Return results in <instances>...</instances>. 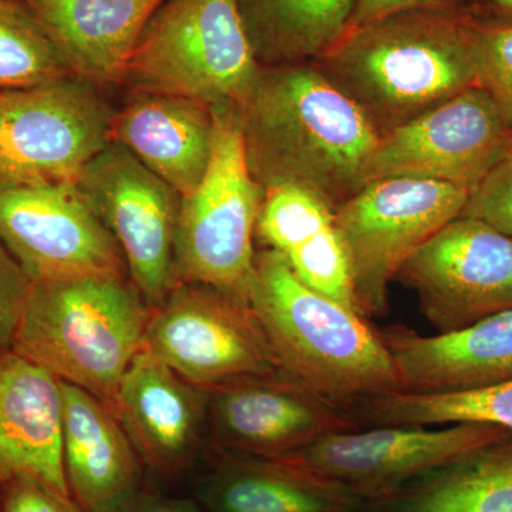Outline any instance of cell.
I'll use <instances>...</instances> for the list:
<instances>
[{
  "instance_id": "ba28073f",
  "label": "cell",
  "mask_w": 512,
  "mask_h": 512,
  "mask_svg": "<svg viewBox=\"0 0 512 512\" xmlns=\"http://www.w3.org/2000/svg\"><path fill=\"white\" fill-rule=\"evenodd\" d=\"M103 90L73 74L0 90V177L74 183L111 143L116 109Z\"/></svg>"
},
{
  "instance_id": "ac0fdd59",
  "label": "cell",
  "mask_w": 512,
  "mask_h": 512,
  "mask_svg": "<svg viewBox=\"0 0 512 512\" xmlns=\"http://www.w3.org/2000/svg\"><path fill=\"white\" fill-rule=\"evenodd\" d=\"M73 76L123 86L148 20L164 0H20Z\"/></svg>"
},
{
  "instance_id": "7c38bea8",
  "label": "cell",
  "mask_w": 512,
  "mask_h": 512,
  "mask_svg": "<svg viewBox=\"0 0 512 512\" xmlns=\"http://www.w3.org/2000/svg\"><path fill=\"white\" fill-rule=\"evenodd\" d=\"M511 434L483 423L380 426L328 434L282 458L343 485L365 504H383L416 478Z\"/></svg>"
},
{
  "instance_id": "8d00e7d4",
  "label": "cell",
  "mask_w": 512,
  "mask_h": 512,
  "mask_svg": "<svg viewBox=\"0 0 512 512\" xmlns=\"http://www.w3.org/2000/svg\"><path fill=\"white\" fill-rule=\"evenodd\" d=\"M386 512H392V511L387 510Z\"/></svg>"
},
{
  "instance_id": "7402d4cb",
  "label": "cell",
  "mask_w": 512,
  "mask_h": 512,
  "mask_svg": "<svg viewBox=\"0 0 512 512\" xmlns=\"http://www.w3.org/2000/svg\"><path fill=\"white\" fill-rule=\"evenodd\" d=\"M197 500L205 512H357L366 505L292 461L228 453L202 478Z\"/></svg>"
},
{
  "instance_id": "83f0119b",
  "label": "cell",
  "mask_w": 512,
  "mask_h": 512,
  "mask_svg": "<svg viewBox=\"0 0 512 512\" xmlns=\"http://www.w3.org/2000/svg\"><path fill=\"white\" fill-rule=\"evenodd\" d=\"M284 256L303 284L357 312L348 254L336 221Z\"/></svg>"
},
{
  "instance_id": "e575fe53",
  "label": "cell",
  "mask_w": 512,
  "mask_h": 512,
  "mask_svg": "<svg viewBox=\"0 0 512 512\" xmlns=\"http://www.w3.org/2000/svg\"><path fill=\"white\" fill-rule=\"evenodd\" d=\"M461 9L476 18L512 20V0H463Z\"/></svg>"
},
{
  "instance_id": "4316f807",
  "label": "cell",
  "mask_w": 512,
  "mask_h": 512,
  "mask_svg": "<svg viewBox=\"0 0 512 512\" xmlns=\"http://www.w3.org/2000/svg\"><path fill=\"white\" fill-rule=\"evenodd\" d=\"M335 222V210L315 192L285 184L264 191L256 238L286 255Z\"/></svg>"
},
{
  "instance_id": "f1b7e54d",
  "label": "cell",
  "mask_w": 512,
  "mask_h": 512,
  "mask_svg": "<svg viewBox=\"0 0 512 512\" xmlns=\"http://www.w3.org/2000/svg\"><path fill=\"white\" fill-rule=\"evenodd\" d=\"M466 15L478 84L512 128V20Z\"/></svg>"
},
{
  "instance_id": "5bb4252c",
  "label": "cell",
  "mask_w": 512,
  "mask_h": 512,
  "mask_svg": "<svg viewBox=\"0 0 512 512\" xmlns=\"http://www.w3.org/2000/svg\"><path fill=\"white\" fill-rule=\"evenodd\" d=\"M511 144L512 128L477 84L380 137L367 184L382 178H420L470 194Z\"/></svg>"
},
{
  "instance_id": "9c48e42d",
  "label": "cell",
  "mask_w": 512,
  "mask_h": 512,
  "mask_svg": "<svg viewBox=\"0 0 512 512\" xmlns=\"http://www.w3.org/2000/svg\"><path fill=\"white\" fill-rule=\"evenodd\" d=\"M74 184L116 239L128 276L154 311L177 286L175 234L181 195L113 141Z\"/></svg>"
},
{
  "instance_id": "4fadbf2b",
  "label": "cell",
  "mask_w": 512,
  "mask_h": 512,
  "mask_svg": "<svg viewBox=\"0 0 512 512\" xmlns=\"http://www.w3.org/2000/svg\"><path fill=\"white\" fill-rule=\"evenodd\" d=\"M396 279L416 293L439 333L468 328L512 311V238L460 215L424 242Z\"/></svg>"
},
{
  "instance_id": "d4e9b609",
  "label": "cell",
  "mask_w": 512,
  "mask_h": 512,
  "mask_svg": "<svg viewBox=\"0 0 512 512\" xmlns=\"http://www.w3.org/2000/svg\"><path fill=\"white\" fill-rule=\"evenodd\" d=\"M360 420L373 427H433L483 423L512 433V379L470 392L387 393L357 403Z\"/></svg>"
},
{
  "instance_id": "9a60e30c",
  "label": "cell",
  "mask_w": 512,
  "mask_h": 512,
  "mask_svg": "<svg viewBox=\"0 0 512 512\" xmlns=\"http://www.w3.org/2000/svg\"><path fill=\"white\" fill-rule=\"evenodd\" d=\"M348 410L279 370L211 389L207 429L224 453L282 458L328 434L355 430Z\"/></svg>"
},
{
  "instance_id": "6da1fadb",
  "label": "cell",
  "mask_w": 512,
  "mask_h": 512,
  "mask_svg": "<svg viewBox=\"0 0 512 512\" xmlns=\"http://www.w3.org/2000/svg\"><path fill=\"white\" fill-rule=\"evenodd\" d=\"M238 113L262 191L301 185L336 211L367 184L379 134L313 63L261 67Z\"/></svg>"
},
{
  "instance_id": "3957f363",
  "label": "cell",
  "mask_w": 512,
  "mask_h": 512,
  "mask_svg": "<svg viewBox=\"0 0 512 512\" xmlns=\"http://www.w3.org/2000/svg\"><path fill=\"white\" fill-rule=\"evenodd\" d=\"M282 372L352 409L402 390L392 356L365 318L303 284L284 255L256 251L244 296Z\"/></svg>"
},
{
  "instance_id": "44dd1931",
  "label": "cell",
  "mask_w": 512,
  "mask_h": 512,
  "mask_svg": "<svg viewBox=\"0 0 512 512\" xmlns=\"http://www.w3.org/2000/svg\"><path fill=\"white\" fill-rule=\"evenodd\" d=\"M214 137L211 107L167 94L128 93L111 124V141L126 147L181 197L207 173Z\"/></svg>"
},
{
  "instance_id": "d6986e66",
  "label": "cell",
  "mask_w": 512,
  "mask_h": 512,
  "mask_svg": "<svg viewBox=\"0 0 512 512\" xmlns=\"http://www.w3.org/2000/svg\"><path fill=\"white\" fill-rule=\"evenodd\" d=\"M62 417L59 380L13 350H0V487L32 477L70 494Z\"/></svg>"
},
{
  "instance_id": "484cf974",
  "label": "cell",
  "mask_w": 512,
  "mask_h": 512,
  "mask_svg": "<svg viewBox=\"0 0 512 512\" xmlns=\"http://www.w3.org/2000/svg\"><path fill=\"white\" fill-rule=\"evenodd\" d=\"M70 76L59 53L20 0L0 3V90Z\"/></svg>"
},
{
  "instance_id": "cb8c5ba5",
  "label": "cell",
  "mask_w": 512,
  "mask_h": 512,
  "mask_svg": "<svg viewBox=\"0 0 512 512\" xmlns=\"http://www.w3.org/2000/svg\"><path fill=\"white\" fill-rule=\"evenodd\" d=\"M383 504L392 512H512V434L416 478Z\"/></svg>"
},
{
  "instance_id": "30bf717a",
  "label": "cell",
  "mask_w": 512,
  "mask_h": 512,
  "mask_svg": "<svg viewBox=\"0 0 512 512\" xmlns=\"http://www.w3.org/2000/svg\"><path fill=\"white\" fill-rule=\"evenodd\" d=\"M143 348L205 390L281 370L247 305L205 285L175 286L151 312Z\"/></svg>"
},
{
  "instance_id": "d590c367",
  "label": "cell",
  "mask_w": 512,
  "mask_h": 512,
  "mask_svg": "<svg viewBox=\"0 0 512 512\" xmlns=\"http://www.w3.org/2000/svg\"><path fill=\"white\" fill-rule=\"evenodd\" d=\"M8 2V0H0V3Z\"/></svg>"
},
{
  "instance_id": "603a6c76",
  "label": "cell",
  "mask_w": 512,
  "mask_h": 512,
  "mask_svg": "<svg viewBox=\"0 0 512 512\" xmlns=\"http://www.w3.org/2000/svg\"><path fill=\"white\" fill-rule=\"evenodd\" d=\"M261 67L313 62L349 29L356 0H235Z\"/></svg>"
},
{
  "instance_id": "7a4b0ae2",
  "label": "cell",
  "mask_w": 512,
  "mask_h": 512,
  "mask_svg": "<svg viewBox=\"0 0 512 512\" xmlns=\"http://www.w3.org/2000/svg\"><path fill=\"white\" fill-rule=\"evenodd\" d=\"M313 66L379 137L477 86L463 9H417L349 28Z\"/></svg>"
},
{
  "instance_id": "1f68e13d",
  "label": "cell",
  "mask_w": 512,
  "mask_h": 512,
  "mask_svg": "<svg viewBox=\"0 0 512 512\" xmlns=\"http://www.w3.org/2000/svg\"><path fill=\"white\" fill-rule=\"evenodd\" d=\"M0 512H86L70 494L32 477H18L0 487Z\"/></svg>"
},
{
  "instance_id": "d6a6232c",
  "label": "cell",
  "mask_w": 512,
  "mask_h": 512,
  "mask_svg": "<svg viewBox=\"0 0 512 512\" xmlns=\"http://www.w3.org/2000/svg\"><path fill=\"white\" fill-rule=\"evenodd\" d=\"M463 0H356L349 28L417 9H461Z\"/></svg>"
},
{
  "instance_id": "52a82bcc",
  "label": "cell",
  "mask_w": 512,
  "mask_h": 512,
  "mask_svg": "<svg viewBox=\"0 0 512 512\" xmlns=\"http://www.w3.org/2000/svg\"><path fill=\"white\" fill-rule=\"evenodd\" d=\"M468 192L420 178L366 184L335 211L348 254L357 312L383 315L390 284L404 262L448 222L463 214Z\"/></svg>"
},
{
  "instance_id": "8fae6325",
  "label": "cell",
  "mask_w": 512,
  "mask_h": 512,
  "mask_svg": "<svg viewBox=\"0 0 512 512\" xmlns=\"http://www.w3.org/2000/svg\"><path fill=\"white\" fill-rule=\"evenodd\" d=\"M0 239L32 282L128 275L119 244L74 183L0 177Z\"/></svg>"
},
{
  "instance_id": "e0dca14e",
  "label": "cell",
  "mask_w": 512,
  "mask_h": 512,
  "mask_svg": "<svg viewBox=\"0 0 512 512\" xmlns=\"http://www.w3.org/2000/svg\"><path fill=\"white\" fill-rule=\"evenodd\" d=\"M379 335L392 356L400 392H470L512 379V311L434 336L403 326Z\"/></svg>"
},
{
  "instance_id": "8992f818",
  "label": "cell",
  "mask_w": 512,
  "mask_h": 512,
  "mask_svg": "<svg viewBox=\"0 0 512 512\" xmlns=\"http://www.w3.org/2000/svg\"><path fill=\"white\" fill-rule=\"evenodd\" d=\"M207 173L181 197L175 234V281L211 286L244 302L264 191L252 177L238 107H215Z\"/></svg>"
},
{
  "instance_id": "836d02e7",
  "label": "cell",
  "mask_w": 512,
  "mask_h": 512,
  "mask_svg": "<svg viewBox=\"0 0 512 512\" xmlns=\"http://www.w3.org/2000/svg\"><path fill=\"white\" fill-rule=\"evenodd\" d=\"M111 512H205L198 500L140 490Z\"/></svg>"
},
{
  "instance_id": "2e32d148",
  "label": "cell",
  "mask_w": 512,
  "mask_h": 512,
  "mask_svg": "<svg viewBox=\"0 0 512 512\" xmlns=\"http://www.w3.org/2000/svg\"><path fill=\"white\" fill-rule=\"evenodd\" d=\"M208 394L147 349L138 350L121 379L114 414L144 466L173 477L194 463L207 430Z\"/></svg>"
},
{
  "instance_id": "5b68a950",
  "label": "cell",
  "mask_w": 512,
  "mask_h": 512,
  "mask_svg": "<svg viewBox=\"0 0 512 512\" xmlns=\"http://www.w3.org/2000/svg\"><path fill=\"white\" fill-rule=\"evenodd\" d=\"M261 64L235 0H164L138 40L123 87L239 107Z\"/></svg>"
},
{
  "instance_id": "277c9868",
  "label": "cell",
  "mask_w": 512,
  "mask_h": 512,
  "mask_svg": "<svg viewBox=\"0 0 512 512\" xmlns=\"http://www.w3.org/2000/svg\"><path fill=\"white\" fill-rule=\"evenodd\" d=\"M151 312L128 275L32 282L10 350L114 412Z\"/></svg>"
},
{
  "instance_id": "ffe728a7",
  "label": "cell",
  "mask_w": 512,
  "mask_h": 512,
  "mask_svg": "<svg viewBox=\"0 0 512 512\" xmlns=\"http://www.w3.org/2000/svg\"><path fill=\"white\" fill-rule=\"evenodd\" d=\"M63 464L70 494L86 512H111L143 490V461L107 404L60 382Z\"/></svg>"
},
{
  "instance_id": "4dcf8cb0",
  "label": "cell",
  "mask_w": 512,
  "mask_h": 512,
  "mask_svg": "<svg viewBox=\"0 0 512 512\" xmlns=\"http://www.w3.org/2000/svg\"><path fill=\"white\" fill-rule=\"evenodd\" d=\"M32 281L0 239V350L12 348Z\"/></svg>"
},
{
  "instance_id": "f546056e",
  "label": "cell",
  "mask_w": 512,
  "mask_h": 512,
  "mask_svg": "<svg viewBox=\"0 0 512 512\" xmlns=\"http://www.w3.org/2000/svg\"><path fill=\"white\" fill-rule=\"evenodd\" d=\"M464 217L477 218L512 238V144L468 195Z\"/></svg>"
}]
</instances>
